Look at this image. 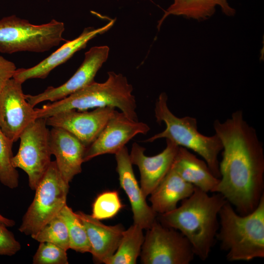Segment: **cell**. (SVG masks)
Masks as SVG:
<instances>
[{
    "label": "cell",
    "instance_id": "obj_24",
    "mask_svg": "<svg viewBox=\"0 0 264 264\" xmlns=\"http://www.w3.org/2000/svg\"><path fill=\"white\" fill-rule=\"evenodd\" d=\"M13 143L0 128V182L12 189L17 188L19 183L18 172L11 163Z\"/></svg>",
    "mask_w": 264,
    "mask_h": 264
},
{
    "label": "cell",
    "instance_id": "obj_20",
    "mask_svg": "<svg viewBox=\"0 0 264 264\" xmlns=\"http://www.w3.org/2000/svg\"><path fill=\"white\" fill-rule=\"evenodd\" d=\"M195 186L184 181L171 167L166 176L151 194V207L157 215L171 211L179 201L188 198Z\"/></svg>",
    "mask_w": 264,
    "mask_h": 264
},
{
    "label": "cell",
    "instance_id": "obj_17",
    "mask_svg": "<svg viewBox=\"0 0 264 264\" xmlns=\"http://www.w3.org/2000/svg\"><path fill=\"white\" fill-rule=\"evenodd\" d=\"M49 144L60 174L69 183L82 172L87 147L72 133L58 127H52L49 130Z\"/></svg>",
    "mask_w": 264,
    "mask_h": 264
},
{
    "label": "cell",
    "instance_id": "obj_18",
    "mask_svg": "<svg viewBox=\"0 0 264 264\" xmlns=\"http://www.w3.org/2000/svg\"><path fill=\"white\" fill-rule=\"evenodd\" d=\"M76 213L85 227L93 259L104 263L116 251L125 230L124 227L121 224L105 225L82 211Z\"/></svg>",
    "mask_w": 264,
    "mask_h": 264
},
{
    "label": "cell",
    "instance_id": "obj_6",
    "mask_svg": "<svg viewBox=\"0 0 264 264\" xmlns=\"http://www.w3.org/2000/svg\"><path fill=\"white\" fill-rule=\"evenodd\" d=\"M65 29L64 23L54 19L35 25L14 15L3 17L0 20V52L48 51L65 40L63 37Z\"/></svg>",
    "mask_w": 264,
    "mask_h": 264
},
{
    "label": "cell",
    "instance_id": "obj_23",
    "mask_svg": "<svg viewBox=\"0 0 264 264\" xmlns=\"http://www.w3.org/2000/svg\"><path fill=\"white\" fill-rule=\"evenodd\" d=\"M58 215L66 224L70 249L82 253L90 252V245L85 227L76 212L66 204Z\"/></svg>",
    "mask_w": 264,
    "mask_h": 264
},
{
    "label": "cell",
    "instance_id": "obj_25",
    "mask_svg": "<svg viewBox=\"0 0 264 264\" xmlns=\"http://www.w3.org/2000/svg\"><path fill=\"white\" fill-rule=\"evenodd\" d=\"M31 238L39 242H48L53 243L66 251L70 249L69 239L66 224L58 215Z\"/></svg>",
    "mask_w": 264,
    "mask_h": 264
},
{
    "label": "cell",
    "instance_id": "obj_27",
    "mask_svg": "<svg viewBox=\"0 0 264 264\" xmlns=\"http://www.w3.org/2000/svg\"><path fill=\"white\" fill-rule=\"evenodd\" d=\"M33 264H68L66 250L48 242H40L33 257Z\"/></svg>",
    "mask_w": 264,
    "mask_h": 264
},
{
    "label": "cell",
    "instance_id": "obj_7",
    "mask_svg": "<svg viewBox=\"0 0 264 264\" xmlns=\"http://www.w3.org/2000/svg\"><path fill=\"white\" fill-rule=\"evenodd\" d=\"M69 188L55 161H52L34 190V198L22 217L19 231L32 237L57 217L66 204Z\"/></svg>",
    "mask_w": 264,
    "mask_h": 264
},
{
    "label": "cell",
    "instance_id": "obj_5",
    "mask_svg": "<svg viewBox=\"0 0 264 264\" xmlns=\"http://www.w3.org/2000/svg\"><path fill=\"white\" fill-rule=\"evenodd\" d=\"M168 97L162 92L156 100L154 107L156 121L164 122L165 129L144 141L152 142L160 138H166L178 146L190 149L200 155L208 165L213 174L220 179L218 155L222 145L217 134L204 135L198 130L196 118L186 116L178 117L170 110Z\"/></svg>",
    "mask_w": 264,
    "mask_h": 264
},
{
    "label": "cell",
    "instance_id": "obj_26",
    "mask_svg": "<svg viewBox=\"0 0 264 264\" xmlns=\"http://www.w3.org/2000/svg\"><path fill=\"white\" fill-rule=\"evenodd\" d=\"M123 207L117 191H105L100 194L94 200L91 215L100 220L112 219Z\"/></svg>",
    "mask_w": 264,
    "mask_h": 264
},
{
    "label": "cell",
    "instance_id": "obj_13",
    "mask_svg": "<svg viewBox=\"0 0 264 264\" xmlns=\"http://www.w3.org/2000/svg\"><path fill=\"white\" fill-rule=\"evenodd\" d=\"M150 130L146 123L132 120L116 110L97 138L86 148L84 162L100 155L115 154L133 137L146 134Z\"/></svg>",
    "mask_w": 264,
    "mask_h": 264
},
{
    "label": "cell",
    "instance_id": "obj_16",
    "mask_svg": "<svg viewBox=\"0 0 264 264\" xmlns=\"http://www.w3.org/2000/svg\"><path fill=\"white\" fill-rule=\"evenodd\" d=\"M114 22V20H111L107 24L96 29L92 27L85 28L78 37L66 41L35 66L28 68H17L13 78L22 84L28 79L45 78L55 67L65 63L78 51L85 48L89 41L97 35L107 31Z\"/></svg>",
    "mask_w": 264,
    "mask_h": 264
},
{
    "label": "cell",
    "instance_id": "obj_21",
    "mask_svg": "<svg viewBox=\"0 0 264 264\" xmlns=\"http://www.w3.org/2000/svg\"><path fill=\"white\" fill-rule=\"evenodd\" d=\"M216 6H220L226 15L233 16L235 10L230 7L226 0H174L173 3L164 11L158 22L159 29L165 18L170 15L183 16L188 18L204 20L215 12Z\"/></svg>",
    "mask_w": 264,
    "mask_h": 264
},
{
    "label": "cell",
    "instance_id": "obj_12",
    "mask_svg": "<svg viewBox=\"0 0 264 264\" xmlns=\"http://www.w3.org/2000/svg\"><path fill=\"white\" fill-rule=\"evenodd\" d=\"M116 110L110 107L98 108L90 111L65 110L45 118L46 123L47 126L69 132L87 148L97 138Z\"/></svg>",
    "mask_w": 264,
    "mask_h": 264
},
{
    "label": "cell",
    "instance_id": "obj_28",
    "mask_svg": "<svg viewBox=\"0 0 264 264\" xmlns=\"http://www.w3.org/2000/svg\"><path fill=\"white\" fill-rule=\"evenodd\" d=\"M21 245L7 227L0 224V255L13 256L20 250Z\"/></svg>",
    "mask_w": 264,
    "mask_h": 264
},
{
    "label": "cell",
    "instance_id": "obj_2",
    "mask_svg": "<svg viewBox=\"0 0 264 264\" xmlns=\"http://www.w3.org/2000/svg\"><path fill=\"white\" fill-rule=\"evenodd\" d=\"M216 193L210 196L195 187L179 207L157 215L162 225L178 231L188 239L195 256L202 261L208 259L214 244L219 229V212L227 201L222 195Z\"/></svg>",
    "mask_w": 264,
    "mask_h": 264
},
{
    "label": "cell",
    "instance_id": "obj_9",
    "mask_svg": "<svg viewBox=\"0 0 264 264\" xmlns=\"http://www.w3.org/2000/svg\"><path fill=\"white\" fill-rule=\"evenodd\" d=\"M140 256L144 264H189L195 254L184 235L156 220L147 230Z\"/></svg>",
    "mask_w": 264,
    "mask_h": 264
},
{
    "label": "cell",
    "instance_id": "obj_11",
    "mask_svg": "<svg viewBox=\"0 0 264 264\" xmlns=\"http://www.w3.org/2000/svg\"><path fill=\"white\" fill-rule=\"evenodd\" d=\"M109 51L107 45L90 48L85 53L84 61L80 67L68 80L56 88L49 87L38 94L25 95L27 101L33 107L45 101H57L92 83L97 72L107 61Z\"/></svg>",
    "mask_w": 264,
    "mask_h": 264
},
{
    "label": "cell",
    "instance_id": "obj_29",
    "mask_svg": "<svg viewBox=\"0 0 264 264\" xmlns=\"http://www.w3.org/2000/svg\"><path fill=\"white\" fill-rule=\"evenodd\" d=\"M17 69L13 62L0 56V93L8 81L13 78Z\"/></svg>",
    "mask_w": 264,
    "mask_h": 264
},
{
    "label": "cell",
    "instance_id": "obj_8",
    "mask_svg": "<svg viewBox=\"0 0 264 264\" xmlns=\"http://www.w3.org/2000/svg\"><path fill=\"white\" fill-rule=\"evenodd\" d=\"M49 133L46 119H36L21 135L19 150L11 160L14 168L26 173L32 190L36 189L52 161Z\"/></svg>",
    "mask_w": 264,
    "mask_h": 264
},
{
    "label": "cell",
    "instance_id": "obj_3",
    "mask_svg": "<svg viewBox=\"0 0 264 264\" xmlns=\"http://www.w3.org/2000/svg\"><path fill=\"white\" fill-rule=\"evenodd\" d=\"M132 91V86L125 76L110 71L105 82L94 81L64 99L35 109L37 117L47 118L65 110L84 111L110 107L118 109L132 120L138 121L136 111L137 105Z\"/></svg>",
    "mask_w": 264,
    "mask_h": 264
},
{
    "label": "cell",
    "instance_id": "obj_1",
    "mask_svg": "<svg viewBox=\"0 0 264 264\" xmlns=\"http://www.w3.org/2000/svg\"><path fill=\"white\" fill-rule=\"evenodd\" d=\"M222 145L220 178L215 193L222 195L242 215L252 212L264 195V153L256 130L237 110L213 123Z\"/></svg>",
    "mask_w": 264,
    "mask_h": 264
},
{
    "label": "cell",
    "instance_id": "obj_15",
    "mask_svg": "<svg viewBox=\"0 0 264 264\" xmlns=\"http://www.w3.org/2000/svg\"><path fill=\"white\" fill-rule=\"evenodd\" d=\"M115 155L120 185L130 201L133 224L147 230L157 220V214L146 202V198L135 178L127 147L124 146Z\"/></svg>",
    "mask_w": 264,
    "mask_h": 264
},
{
    "label": "cell",
    "instance_id": "obj_22",
    "mask_svg": "<svg viewBox=\"0 0 264 264\" xmlns=\"http://www.w3.org/2000/svg\"><path fill=\"white\" fill-rule=\"evenodd\" d=\"M143 230L134 224L125 230L116 251L104 264H136L144 240Z\"/></svg>",
    "mask_w": 264,
    "mask_h": 264
},
{
    "label": "cell",
    "instance_id": "obj_19",
    "mask_svg": "<svg viewBox=\"0 0 264 264\" xmlns=\"http://www.w3.org/2000/svg\"><path fill=\"white\" fill-rule=\"evenodd\" d=\"M172 167L186 182L206 193H215L220 178L212 173L206 162L187 149L179 147Z\"/></svg>",
    "mask_w": 264,
    "mask_h": 264
},
{
    "label": "cell",
    "instance_id": "obj_14",
    "mask_svg": "<svg viewBox=\"0 0 264 264\" xmlns=\"http://www.w3.org/2000/svg\"><path fill=\"white\" fill-rule=\"evenodd\" d=\"M178 147L166 139V146L161 153L149 156L145 154L144 147L136 142L132 145L130 160L138 168L140 187L146 198L151 195L171 169Z\"/></svg>",
    "mask_w": 264,
    "mask_h": 264
},
{
    "label": "cell",
    "instance_id": "obj_10",
    "mask_svg": "<svg viewBox=\"0 0 264 264\" xmlns=\"http://www.w3.org/2000/svg\"><path fill=\"white\" fill-rule=\"evenodd\" d=\"M22 84L14 78L8 81L0 93V128L13 142L37 119L35 109L27 101Z\"/></svg>",
    "mask_w": 264,
    "mask_h": 264
},
{
    "label": "cell",
    "instance_id": "obj_30",
    "mask_svg": "<svg viewBox=\"0 0 264 264\" xmlns=\"http://www.w3.org/2000/svg\"><path fill=\"white\" fill-rule=\"evenodd\" d=\"M0 224L7 227H12L15 225V221L11 219L4 217L0 214Z\"/></svg>",
    "mask_w": 264,
    "mask_h": 264
},
{
    "label": "cell",
    "instance_id": "obj_4",
    "mask_svg": "<svg viewBox=\"0 0 264 264\" xmlns=\"http://www.w3.org/2000/svg\"><path fill=\"white\" fill-rule=\"evenodd\" d=\"M216 239L230 262L264 257V195L250 213L238 214L227 201L219 215Z\"/></svg>",
    "mask_w": 264,
    "mask_h": 264
}]
</instances>
